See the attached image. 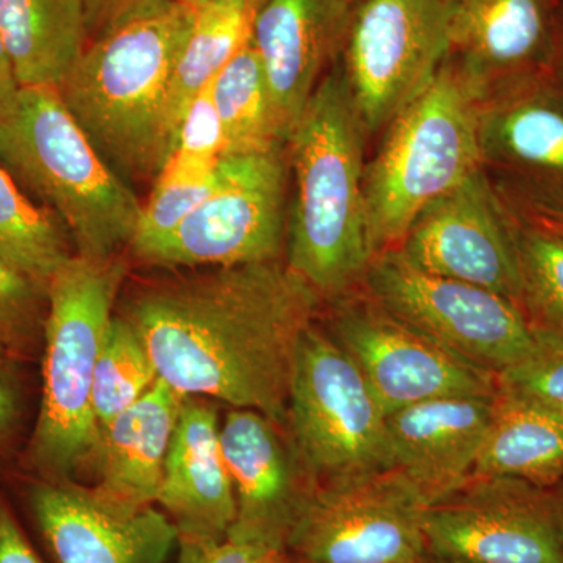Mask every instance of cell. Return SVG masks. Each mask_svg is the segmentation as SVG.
Returning <instances> with one entry per match:
<instances>
[{
	"mask_svg": "<svg viewBox=\"0 0 563 563\" xmlns=\"http://www.w3.org/2000/svg\"><path fill=\"white\" fill-rule=\"evenodd\" d=\"M321 301L287 262L269 261L152 285L125 318L174 390L255 410L287 429L296 355Z\"/></svg>",
	"mask_w": 563,
	"mask_h": 563,
	"instance_id": "6da1fadb",
	"label": "cell"
},
{
	"mask_svg": "<svg viewBox=\"0 0 563 563\" xmlns=\"http://www.w3.org/2000/svg\"><path fill=\"white\" fill-rule=\"evenodd\" d=\"M366 133L339 58L287 141L295 176L287 265L321 299L362 284L374 257L363 195Z\"/></svg>",
	"mask_w": 563,
	"mask_h": 563,
	"instance_id": "7a4b0ae2",
	"label": "cell"
},
{
	"mask_svg": "<svg viewBox=\"0 0 563 563\" xmlns=\"http://www.w3.org/2000/svg\"><path fill=\"white\" fill-rule=\"evenodd\" d=\"M195 18L196 7L174 0L92 41L58 88L92 146L124 180H155L172 157L166 103Z\"/></svg>",
	"mask_w": 563,
	"mask_h": 563,
	"instance_id": "3957f363",
	"label": "cell"
},
{
	"mask_svg": "<svg viewBox=\"0 0 563 563\" xmlns=\"http://www.w3.org/2000/svg\"><path fill=\"white\" fill-rule=\"evenodd\" d=\"M0 165L62 221L74 254L107 261L131 247L143 203L55 88H20L0 113Z\"/></svg>",
	"mask_w": 563,
	"mask_h": 563,
	"instance_id": "277c9868",
	"label": "cell"
},
{
	"mask_svg": "<svg viewBox=\"0 0 563 563\" xmlns=\"http://www.w3.org/2000/svg\"><path fill=\"white\" fill-rule=\"evenodd\" d=\"M485 101L479 81L451 54L431 85L388 124L363 180L374 257L401 246L429 203L483 168Z\"/></svg>",
	"mask_w": 563,
	"mask_h": 563,
	"instance_id": "5b68a950",
	"label": "cell"
},
{
	"mask_svg": "<svg viewBox=\"0 0 563 563\" xmlns=\"http://www.w3.org/2000/svg\"><path fill=\"white\" fill-rule=\"evenodd\" d=\"M128 276L121 255L73 254L46 287L43 396L29 459L49 479H68L96 461L102 431L92 410L96 365Z\"/></svg>",
	"mask_w": 563,
	"mask_h": 563,
	"instance_id": "8992f818",
	"label": "cell"
},
{
	"mask_svg": "<svg viewBox=\"0 0 563 563\" xmlns=\"http://www.w3.org/2000/svg\"><path fill=\"white\" fill-rule=\"evenodd\" d=\"M387 417L358 366L331 333L303 332L287 432L317 483L393 468Z\"/></svg>",
	"mask_w": 563,
	"mask_h": 563,
	"instance_id": "52a82bcc",
	"label": "cell"
},
{
	"mask_svg": "<svg viewBox=\"0 0 563 563\" xmlns=\"http://www.w3.org/2000/svg\"><path fill=\"white\" fill-rule=\"evenodd\" d=\"M362 284L396 320L496 377L539 344L517 302L477 285L422 272L399 247L377 254Z\"/></svg>",
	"mask_w": 563,
	"mask_h": 563,
	"instance_id": "ba28073f",
	"label": "cell"
},
{
	"mask_svg": "<svg viewBox=\"0 0 563 563\" xmlns=\"http://www.w3.org/2000/svg\"><path fill=\"white\" fill-rule=\"evenodd\" d=\"M284 147L224 155L210 195L161 242L133 257L158 268L280 261L287 233L288 154Z\"/></svg>",
	"mask_w": 563,
	"mask_h": 563,
	"instance_id": "9c48e42d",
	"label": "cell"
},
{
	"mask_svg": "<svg viewBox=\"0 0 563 563\" xmlns=\"http://www.w3.org/2000/svg\"><path fill=\"white\" fill-rule=\"evenodd\" d=\"M428 503L399 470L317 483L285 540L288 563H428Z\"/></svg>",
	"mask_w": 563,
	"mask_h": 563,
	"instance_id": "30bf717a",
	"label": "cell"
},
{
	"mask_svg": "<svg viewBox=\"0 0 563 563\" xmlns=\"http://www.w3.org/2000/svg\"><path fill=\"white\" fill-rule=\"evenodd\" d=\"M451 52L453 0H357L340 60L366 132L388 128Z\"/></svg>",
	"mask_w": 563,
	"mask_h": 563,
	"instance_id": "8fae6325",
	"label": "cell"
},
{
	"mask_svg": "<svg viewBox=\"0 0 563 563\" xmlns=\"http://www.w3.org/2000/svg\"><path fill=\"white\" fill-rule=\"evenodd\" d=\"M429 558L462 563H563V498L515 477H472L428 506Z\"/></svg>",
	"mask_w": 563,
	"mask_h": 563,
	"instance_id": "7c38bea8",
	"label": "cell"
},
{
	"mask_svg": "<svg viewBox=\"0 0 563 563\" xmlns=\"http://www.w3.org/2000/svg\"><path fill=\"white\" fill-rule=\"evenodd\" d=\"M328 332L390 415L446 396H496L498 379L402 324L368 295L333 299Z\"/></svg>",
	"mask_w": 563,
	"mask_h": 563,
	"instance_id": "4fadbf2b",
	"label": "cell"
},
{
	"mask_svg": "<svg viewBox=\"0 0 563 563\" xmlns=\"http://www.w3.org/2000/svg\"><path fill=\"white\" fill-rule=\"evenodd\" d=\"M399 250L422 272L477 285L521 307L515 218L483 168L429 203Z\"/></svg>",
	"mask_w": 563,
	"mask_h": 563,
	"instance_id": "5bb4252c",
	"label": "cell"
},
{
	"mask_svg": "<svg viewBox=\"0 0 563 563\" xmlns=\"http://www.w3.org/2000/svg\"><path fill=\"white\" fill-rule=\"evenodd\" d=\"M31 504L58 563H166L179 543L163 510L124 506L69 479L36 484Z\"/></svg>",
	"mask_w": 563,
	"mask_h": 563,
	"instance_id": "9a60e30c",
	"label": "cell"
},
{
	"mask_svg": "<svg viewBox=\"0 0 563 563\" xmlns=\"http://www.w3.org/2000/svg\"><path fill=\"white\" fill-rule=\"evenodd\" d=\"M220 442L236 507L228 537L284 551L317 484L287 429L255 410L233 409L220 426Z\"/></svg>",
	"mask_w": 563,
	"mask_h": 563,
	"instance_id": "2e32d148",
	"label": "cell"
},
{
	"mask_svg": "<svg viewBox=\"0 0 563 563\" xmlns=\"http://www.w3.org/2000/svg\"><path fill=\"white\" fill-rule=\"evenodd\" d=\"M561 0H453V52L487 99L553 69Z\"/></svg>",
	"mask_w": 563,
	"mask_h": 563,
	"instance_id": "e0dca14e",
	"label": "cell"
},
{
	"mask_svg": "<svg viewBox=\"0 0 563 563\" xmlns=\"http://www.w3.org/2000/svg\"><path fill=\"white\" fill-rule=\"evenodd\" d=\"M347 0H261L251 43L261 55L282 128L290 136L322 73L342 57Z\"/></svg>",
	"mask_w": 563,
	"mask_h": 563,
	"instance_id": "ac0fdd59",
	"label": "cell"
},
{
	"mask_svg": "<svg viewBox=\"0 0 563 563\" xmlns=\"http://www.w3.org/2000/svg\"><path fill=\"white\" fill-rule=\"evenodd\" d=\"M496 396H446L388 415L393 468L418 488L428 506L472 479Z\"/></svg>",
	"mask_w": 563,
	"mask_h": 563,
	"instance_id": "d6986e66",
	"label": "cell"
},
{
	"mask_svg": "<svg viewBox=\"0 0 563 563\" xmlns=\"http://www.w3.org/2000/svg\"><path fill=\"white\" fill-rule=\"evenodd\" d=\"M179 539H224L235 521L231 474L213 404L187 396L174 432L157 501Z\"/></svg>",
	"mask_w": 563,
	"mask_h": 563,
	"instance_id": "ffe728a7",
	"label": "cell"
},
{
	"mask_svg": "<svg viewBox=\"0 0 563 563\" xmlns=\"http://www.w3.org/2000/svg\"><path fill=\"white\" fill-rule=\"evenodd\" d=\"M550 84L525 81L481 110L483 162L531 181L529 198L563 199V91Z\"/></svg>",
	"mask_w": 563,
	"mask_h": 563,
	"instance_id": "44dd1931",
	"label": "cell"
},
{
	"mask_svg": "<svg viewBox=\"0 0 563 563\" xmlns=\"http://www.w3.org/2000/svg\"><path fill=\"white\" fill-rule=\"evenodd\" d=\"M187 396L158 377L150 391L102 429L98 490L129 507L154 506Z\"/></svg>",
	"mask_w": 563,
	"mask_h": 563,
	"instance_id": "7402d4cb",
	"label": "cell"
},
{
	"mask_svg": "<svg viewBox=\"0 0 563 563\" xmlns=\"http://www.w3.org/2000/svg\"><path fill=\"white\" fill-rule=\"evenodd\" d=\"M0 36L20 88H58L87 51L81 0H0Z\"/></svg>",
	"mask_w": 563,
	"mask_h": 563,
	"instance_id": "603a6c76",
	"label": "cell"
},
{
	"mask_svg": "<svg viewBox=\"0 0 563 563\" xmlns=\"http://www.w3.org/2000/svg\"><path fill=\"white\" fill-rule=\"evenodd\" d=\"M515 477L551 487L563 477V417L498 393L472 477Z\"/></svg>",
	"mask_w": 563,
	"mask_h": 563,
	"instance_id": "cb8c5ba5",
	"label": "cell"
},
{
	"mask_svg": "<svg viewBox=\"0 0 563 563\" xmlns=\"http://www.w3.org/2000/svg\"><path fill=\"white\" fill-rule=\"evenodd\" d=\"M258 3L261 0H209L196 9L195 24L174 66L166 103L173 146L190 103L251 43Z\"/></svg>",
	"mask_w": 563,
	"mask_h": 563,
	"instance_id": "d4e9b609",
	"label": "cell"
},
{
	"mask_svg": "<svg viewBox=\"0 0 563 563\" xmlns=\"http://www.w3.org/2000/svg\"><path fill=\"white\" fill-rule=\"evenodd\" d=\"M211 96L225 136V155L287 146V133L269 88L265 66L250 43L211 81Z\"/></svg>",
	"mask_w": 563,
	"mask_h": 563,
	"instance_id": "484cf974",
	"label": "cell"
},
{
	"mask_svg": "<svg viewBox=\"0 0 563 563\" xmlns=\"http://www.w3.org/2000/svg\"><path fill=\"white\" fill-rule=\"evenodd\" d=\"M66 229L49 210L33 206L0 165V258L46 290L70 257Z\"/></svg>",
	"mask_w": 563,
	"mask_h": 563,
	"instance_id": "4316f807",
	"label": "cell"
},
{
	"mask_svg": "<svg viewBox=\"0 0 563 563\" xmlns=\"http://www.w3.org/2000/svg\"><path fill=\"white\" fill-rule=\"evenodd\" d=\"M157 379V368L132 322L113 317L92 380V410L101 431L143 398Z\"/></svg>",
	"mask_w": 563,
	"mask_h": 563,
	"instance_id": "83f0119b",
	"label": "cell"
},
{
	"mask_svg": "<svg viewBox=\"0 0 563 563\" xmlns=\"http://www.w3.org/2000/svg\"><path fill=\"white\" fill-rule=\"evenodd\" d=\"M520 261L521 309L533 331L563 339V236L533 224L515 220Z\"/></svg>",
	"mask_w": 563,
	"mask_h": 563,
	"instance_id": "f1b7e54d",
	"label": "cell"
},
{
	"mask_svg": "<svg viewBox=\"0 0 563 563\" xmlns=\"http://www.w3.org/2000/svg\"><path fill=\"white\" fill-rule=\"evenodd\" d=\"M224 155L225 136L210 84L185 111L172 157L161 174L206 177L213 173L214 166Z\"/></svg>",
	"mask_w": 563,
	"mask_h": 563,
	"instance_id": "f546056e",
	"label": "cell"
},
{
	"mask_svg": "<svg viewBox=\"0 0 563 563\" xmlns=\"http://www.w3.org/2000/svg\"><path fill=\"white\" fill-rule=\"evenodd\" d=\"M154 181V190L150 201L143 206L139 229L129 247L132 254L161 242L176 231L177 225L213 190L217 185V166L206 177L161 174Z\"/></svg>",
	"mask_w": 563,
	"mask_h": 563,
	"instance_id": "4dcf8cb0",
	"label": "cell"
},
{
	"mask_svg": "<svg viewBox=\"0 0 563 563\" xmlns=\"http://www.w3.org/2000/svg\"><path fill=\"white\" fill-rule=\"evenodd\" d=\"M539 335L531 355L499 374L498 393L563 417V339Z\"/></svg>",
	"mask_w": 563,
	"mask_h": 563,
	"instance_id": "1f68e13d",
	"label": "cell"
},
{
	"mask_svg": "<svg viewBox=\"0 0 563 563\" xmlns=\"http://www.w3.org/2000/svg\"><path fill=\"white\" fill-rule=\"evenodd\" d=\"M46 290L0 258V342L21 347L32 339Z\"/></svg>",
	"mask_w": 563,
	"mask_h": 563,
	"instance_id": "d6a6232c",
	"label": "cell"
},
{
	"mask_svg": "<svg viewBox=\"0 0 563 563\" xmlns=\"http://www.w3.org/2000/svg\"><path fill=\"white\" fill-rule=\"evenodd\" d=\"M174 563H288L284 551L231 539H179Z\"/></svg>",
	"mask_w": 563,
	"mask_h": 563,
	"instance_id": "836d02e7",
	"label": "cell"
},
{
	"mask_svg": "<svg viewBox=\"0 0 563 563\" xmlns=\"http://www.w3.org/2000/svg\"><path fill=\"white\" fill-rule=\"evenodd\" d=\"M174 0H81L88 38H102L117 29L165 9Z\"/></svg>",
	"mask_w": 563,
	"mask_h": 563,
	"instance_id": "e575fe53",
	"label": "cell"
},
{
	"mask_svg": "<svg viewBox=\"0 0 563 563\" xmlns=\"http://www.w3.org/2000/svg\"><path fill=\"white\" fill-rule=\"evenodd\" d=\"M0 563H43L2 503H0Z\"/></svg>",
	"mask_w": 563,
	"mask_h": 563,
	"instance_id": "d590c367",
	"label": "cell"
},
{
	"mask_svg": "<svg viewBox=\"0 0 563 563\" xmlns=\"http://www.w3.org/2000/svg\"><path fill=\"white\" fill-rule=\"evenodd\" d=\"M526 220L563 236V199L529 198Z\"/></svg>",
	"mask_w": 563,
	"mask_h": 563,
	"instance_id": "8d00e7d4",
	"label": "cell"
},
{
	"mask_svg": "<svg viewBox=\"0 0 563 563\" xmlns=\"http://www.w3.org/2000/svg\"><path fill=\"white\" fill-rule=\"evenodd\" d=\"M18 417V402L13 388L0 376V444L9 439Z\"/></svg>",
	"mask_w": 563,
	"mask_h": 563,
	"instance_id": "74e56055",
	"label": "cell"
},
{
	"mask_svg": "<svg viewBox=\"0 0 563 563\" xmlns=\"http://www.w3.org/2000/svg\"><path fill=\"white\" fill-rule=\"evenodd\" d=\"M18 91H20V85H18L16 77H14L5 44H3L2 36H0V113L13 102Z\"/></svg>",
	"mask_w": 563,
	"mask_h": 563,
	"instance_id": "f35d334b",
	"label": "cell"
},
{
	"mask_svg": "<svg viewBox=\"0 0 563 563\" xmlns=\"http://www.w3.org/2000/svg\"><path fill=\"white\" fill-rule=\"evenodd\" d=\"M554 68L558 69L559 77H561V81L563 84V24L561 29V35H559L558 52H555V58L553 63V69Z\"/></svg>",
	"mask_w": 563,
	"mask_h": 563,
	"instance_id": "ab89813d",
	"label": "cell"
},
{
	"mask_svg": "<svg viewBox=\"0 0 563 563\" xmlns=\"http://www.w3.org/2000/svg\"><path fill=\"white\" fill-rule=\"evenodd\" d=\"M180 2L188 3V5L196 7V9H198V7L203 5V3L209 2V0H180Z\"/></svg>",
	"mask_w": 563,
	"mask_h": 563,
	"instance_id": "60d3db41",
	"label": "cell"
},
{
	"mask_svg": "<svg viewBox=\"0 0 563 563\" xmlns=\"http://www.w3.org/2000/svg\"><path fill=\"white\" fill-rule=\"evenodd\" d=\"M428 563H462V562L443 561V559L429 558Z\"/></svg>",
	"mask_w": 563,
	"mask_h": 563,
	"instance_id": "b9f144b4",
	"label": "cell"
},
{
	"mask_svg": "<svg viewBox=\"0 0 563 563\" xmlns=\"http://www.w3.org/2000/svg\"><path fill=\"white\" fill-rule=\"evenodd\" d=\"M3 347H5V346H3L2 342H0V351H2Z\"/></svg>",
	"mask_w": 563,
	"mask_h": 563,
	"instance_id": "7bdbcfd3",
	"label": "cell"
},
{
	"mask_svg": "<svg viewBox=\"0 0 563 563\" xmlns=\"http://www.w3.org/2000/svg\"><path fill=\"white\" fill-rule=\"evenodd\" d=\"M347 2L355 3L357 0H347Z\"/></svg>",
	"mask_w": 563,
	"mask_h": 563,
	"instance_id": "ee69618b",
	"label": "cell"
},
{
	"mask_svg": "<svg viewBox=\"0 0 563 563\" xmlns=\"http://www.w3.org/2000/svg\"><path fill=\"white\" fill-rule=\"evenodd\" d=\"M561 3H563V0H561Z\"/></svg>",
	"mask_w": 563,
	"mask_h": 563,
	"instance_id": "f6af8a7d",
	"label": "cell"
}]
</instances>
